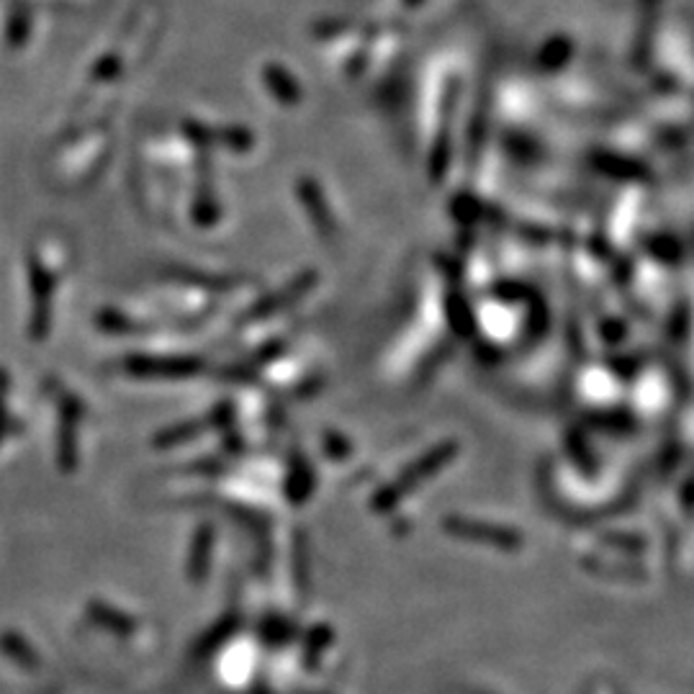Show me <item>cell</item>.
<instances>
[{
    "label": "cell",
    "instance_id": "obj_1",
    "mask_svg": "<svg viewBox=\"0 0 694 694\" xmlns=\"http://www.w3.org/2000/svg\"><path fill=\"white\" fill-rule=\"evenodd\" d=\"M435 78V88L425 90V134L429 137V178H433V183H440L445 170L450 168L452 124H456V111L460 101V75L452 70H440Z\"/></svg>",
    "mask_w": 694,
    "mask_h": 694
},
{
    "label": "cell",
    "instance_id": "obj_2",
    "mask_svg": "<svg viewBox=\"0 0 694 694\" xmlns=\"http://www.w3.org/2000/svg\"><path fill=\"white\" fill-rule=\"evenodd\" d=\"M316 281H320L316 270H301L296 278H291L289 283L281 286V289L268 291V293H262L260 299H255L250 309L239 316V327H258V324L262 322L276 320V316L286 314L299 299H304L306 293L314 289Z\"/></svg>",
    "mask_w": 694,
    "mask_h": 694
},
{
    "label": "cell",
    "instance_id": "obj_3",
    "mask_svg": "<svg viewBox=\"0 0 694 694\" xmlns=\"http://www.w3.org/2000/svg\"><path fill=\"white\" fill-rule=\"evenodd\" d=\"M296 199H299V206L301 211H304L309 224L314 226V232L320 235L322 239H337L339 235V222L335 216V209H332V203L327 199V193H324V188L320 186V180L312 178V176H301L296 180Z\"/></svg>",
    "mask_w": 694,
    "mask_h": 694
},
{
    "label": "cell",
    "instance_id": "obj_4",
    "mask_svg": "<svg viewBox=\"0 0 694 694\" xmlns=\"http://www.w3.org/2000/svg\"><path fill=\"white\" fill-rule=\"evenodd\" d=\"M646 203V191L640 186H630L617 195L615 201V214H609V239L613 247H625L636 226L640 222V211Z\"/></svg>",
    "mask_w": 694,
    "mask_h": 694
},
{
    "label": "cell",
    "instance_id": "obj_5",
    "mask_svg": "<svg viewBox=\"0 0 694 694\" xmlns=\"http://www.w3.org/2000/svg\"><path fill=\"white\" fill-rule=\"evenodd\" d=\"M260 82L266 86L270 98L283 109H296L304 101V88L289 67L281 63H266L260 67Z\"/></svg>",
    "mask_w": 694,
    "mask_h": 694
},
{
    "label": "cell",
    "instance_id": "obj_6",
    "mask_svg": "<svg viewBox=\"0 0 694 694\" xmlns=\"http://www.w3.org/2000/svg\"><path fill=\"white\" fill-rule=\"evenodd\" d=\"M573 55V42L569 36L556 34L550 40L542 42L538 49V67L542 72H561Z\"/></svg>",
    "mask_w": 694,
    "mask_h": 694
}]
</instances>
